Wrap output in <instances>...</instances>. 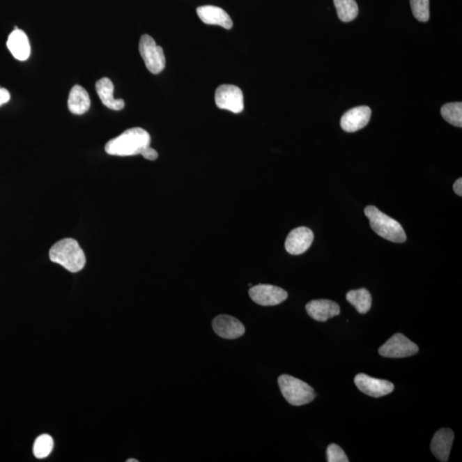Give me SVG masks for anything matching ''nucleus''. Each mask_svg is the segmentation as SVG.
Instances as JSON below:
<instances>
[{
  "label": "nucleus",
  "instance_id": "nucleus-4",
  "mask_svg": "<svg viewBox=\"0 0 462 462\" xmlns=\"http://www.w3.org/2000/svg\"><path fill=\"white\" fill-rule=\"evenodd\" d=\"M279 385L285 400L291 405H306L314 400V390L299 378L287 374L281 375Z\"/></svg>",
  "mask_w": 462,
  "mask_h": 462
},
{
  "label": "nucleus",
  "instance_id": "nucleus-28",
  "mask_svg": "<svg viewBox=\"0 0 462 462\" xmlns=\"http://www.w3.org/2000/svg\"><path fill=\"white\" fill-rule=\"evenodd\" d=\"M127 462H138V461L135 459H129L127 461Z\"/></svg>",
  "mask_w": 462,
  "mask_h": 462
},
{
  "label": "nucleus",
  "instance_id": "nucleus-20",
  "mask_svg": "<svg viewBox=\"0 0 462 462\" xmlns=\"http://www.w3.org/2000/svg\"><path fill=\"white\" fill-rule=\"evenodd\" d=\"M338 17L344 22L355 20L359 13L355 0H334Z\"/></svg>",
  "mask_w": 462,
  "mask_h": 462
},
{
  "label": "nucleus",
  "instance_id": "nucleus-22",
  "mask_svg": "<svg viewBox=\"0 0 462 462\" xmlns=\"http://www.w3.org/2000/svg\"><path fill=\"white\" fill-rule=\"evenodd\" d=\"M54 439L47 434H43L36 438L33 445V454L38 459L47 458L54 449Z\"/></svg>",
  "mask_w": 462,
  "mask_h": 462
},
{
  "label": "nucleus",
  "instance_id": "nucleus-14",
  "mask_svg": "<svg viewBox=\"0 0 462 462\" xmlns=\"http://www.w3.org/2000/svg\"><path fill=\"white\" fill-rule=\"evenodd\" d=\"M454 438L453 431L448 428H442L435 433L431 443V449L438 461H448Z\"/></svg>",
  "mask_w": 462,
  "mask_h": 462
},
{
  "label": "nucleus",
  "instance_id": "nucleus-10",
  "mask_svg": "<svg viewBox=\"0 0 462 462\" xmlns=\"http://www.w3.org/2000/svg\"><path fill=\"white\" fill-rule=\"evenodd\" d=\"M214 332L224 339H236L245 334V326L235 317L230 315H219L213 321Z\"/></svg>",
  "mask_w": 462,
  "mask_h": 462
},
{
  "label": "nucleus",
  "instance_id": "nucleus-23",
  "mask_svg": "<svg viewBox=\"0 0 462 462\" xmlns=\"http://www.w3.org/2000/svg\"><path fill=\"white\" fill-rule=\"evenodd\" d=\"M410 6L415 17L419 22H426L430 18L429 0H410Z\"/></svg>",
  "mask_w": 462,
  "mask_h": 462
},
{
  "label": "nucleus",
  "instance_id": "nucleus-21",
  "mask_svg": "<svg viewBox=\"0 0 462 462\" xmlns=\"http://www.w3.org/2000/svg\"><path fill=\"white\" fill-rule=\"evenodd\" d=\"M441 114L445 121L456 127L462 126V103L454 102L445 105L441 108Z\"/></svg>",
  "mask_w": 462,
  "mask_h": 462
},
{
  "label": "nucleus",
  "instance_id": "nucleus-12",
  "mask_svg": "<svg viewBox=\"0 0 462 462\" xmlns=\"http://www.w3.org/2000/svg\"><path fill=\"white\" fill-rule=\"evenodd\" d=\"M371 115V109L367 106L353 108L341 116V129L348 133L362 130L369 123Z\"/></svg>",
  "mask_w": 462,
  "mask_h": 462
},
{
  "label": "nucleus",
  "instance_id": "nucleus-7",
  "mask_svg": "<svg viewBox=\"0 0 462 462\" xmlns=\"http://www.w3.org/2000/svg\"><path fill=\"white\" fill-rule=\"evenodd\" d=\"M215 103L223 110L240 114L244 108L242 91L235 85H221L216 90Z\"/></svg>",
  "mask_w": 462,
  "mask_h": 462
},
{
  "label": "nucleus",
  "instance_id": "nucleus-26",
  "mask_svg": "<svg viewBox=\"0 0 462 462\" xmlns=\"http://www.w3.org/2000/svg\"><path fill=\"white\" fill-rule=\"evenodd\" d=\"M10 95L8 90L0 88V107L9 102Z\"/></svg>",
  "mask_w": 462,
  "mask_h": 462
},
{
  "label": "nucleus",
  "instance_id": "nucleus-27",
  "mask_svg": "<svg viewBox=\"0 0 462 462\" xmlns=\"http://www.w3.org/2000/svg\"><path fill=\"white\" fill-rule=\"evenodd\" d=\"M454 191L457 195L461 197L462 195V179L459 178L454 184Z\"/></svg>",
  "mask_w": 462,
  "mask_h": 462
},
{
  "label": "nucleus",
  "instance_id": "nucleus-11",
  "mask_svg": "<svg viewBox=\"0 0 462 462\" xmlns=\"http://www.w3.org/2000/svg\"><path fill=\"white\" fill-rule=\"evenodd\" d=\"M314 232L307 227H299L289 233L285 242L288 254L299 255L305 253L314 242Z\"/></svg>",
  "mask_w": 462,
  "mask_h": 462
},
{
  "label": "nucleus",
  "instance_id": "nucleus-18",
  "mask_svg": "<svg viewBox=\"0 0 462 462\" xmlns=\"http://www.w3.org/2000/svg\"><path fill=\"white\" fill-rule=\"evenodd\" d=\"M91 101L88 93L80 85L74 86L70 90L69 99H68V107L71 114L82 115L89 110Z\"/></svg>",
  "mask_w": 462,
  "mask_h": 462
},
{
  "label": "nucleus",
  "instance_id": "nucleus-2",
  "mask_svg": "<svg viewBox=\"0 0 462 462\" xmlns=\"http://www.w3.org/2000/svg\"><path fill=\"white\" fill-rule=\"evenodd\" d=\"M52 262L62 265L70 272H78L84 268L86 256L76 240L66 238L55 243L49 252Z\"/></svg>",
  "mask_w": 462,
  "mask_h": 462
},
{
  "label": "nucleus",
  "instance_id": "nucleus-8",
  "mask_svg": "<svg viewBox=\"0 0 462 462\" xmlns=\"http://www.w3.org/2000/svg\"><path fill=\"white\" fill-rule=\"evenodd\" d=\"M249 296L252 300L259 305L277 306L287 300L288 293L274 285L259 284L250 288Z\"/></svg>",
  "mask_w": 462,
  "mask_h": 462
},
{
  "label": "nucleus",
  "instance_id": "nucleus-1",
  "mask_svg": "<svg viewBox=\"0 0 462 462\" xmlns=\"http://www.w3.org/2000/svg\"><path fill=\"white\" fill-rule=\"evenodd\" d=\"M151 144V137L148 131L141 128H132L109 141L106 145V152L114 156H134L141 154L142 151Z\"/></svg>",
  "mask_w": 462,
  "mask_h": 462
},
{
  "label": "nucleus",
  "instance_id": "nucleus-25",
  "mask_svg": "<svg viewBox=\"0 0 462 462\" xmlns=\"http://www.w3.org/2000/svg\"><path fill=\"white\" fill-rule=\"evenodd\" d=\"M141 155L144 156L146 160H155L157 159V157H159V154H157L156 150H154L150 146L142 151Z\"/></svg>",
  "mask_w": 462,
  "mask_h": 462
},
{
  "label": "nucleus",
  "instance_id": "nucleus-5",
  "mask_svg": "<svg viewBox=\"0 0 462 462\" xmlns=\"http://www.w3.org/2000/svg\"><path fill=\"white\" fill-rule=\"evenodd\" d=\"M139 51L150 72L154 75L162 72L165 67L164 50L157 46L152 36L144 35L141 37Z\"/></svg>",
  "mask_w": 462,
  "mask_h": 462
},
{
  "label": "nucleus",
  "instance_id": "nucleus-15",
  "mask_svg": "<svg viewBox=\"0 0 462 462\" xmlns=\"http://www.w3.org/2000/svg\"><path fill=\"white\" fill-rule=\"evenodd\" d=\"M200 20L206 24L219 25L225 29H231L233 22L226 11L213 6H201L197 8Z\"/></svg>",
  "mask_w": 462,
  "mask_h": 462
},
{
  "label": "nucleus",
  "instance_id": "nucleus-6",
  "mask_svg": "<svg viewBox=\"0 0 462 462\" xmlns=\"http://www.w3.org/2000/svg\"><path fill=\"white\" fill-rule=\"evenodd\" d=\"M419 352V347L406 337L403 334L397 333L390 337L386 343L379 348V355L386 358H406L415 355Z\"/></svg>",
  "mask_w": 462,
  "mask_h": 462
},
{
  "label": "nucleus",
  "instance_id": "nucleus-16",
  "mask_svg": "<svg viewBox=\"0 0 462 462\" xmlns=\"http://www.w3.org/2000/svg\"><path fill=\"white\" fill-rule=\"evenodd\" d=\"M7 47H8L13 57L20 60V61L27 60L29 58L30 52H31V47H30L27 35L17 27H15V30L9 36L8 40H7Z\"/></svg>",
  "mask_w": 462,
  "mask_h": 462
},
{
  "label": "nucleus",
  "instance_id": "nucleus-3",
  "mask_svg": "<svg viewBox=\"0 0 462 462\" xmlns=\"http://www.w3.org/2000/svg\"><path fill=\"white\" fill-rule=\"evenodd\" d=\"M365 215L370 221L371 229L381 238L396 243H403L407 240L403 226L376 206H367Z\"/></svg>",
  "mask_w": 462,
  "mask_h": 462
},
{
  "label": "nucleus",
  "instance_id": "nucleus-17",
  "mask_svg": "<svg viewBox=\"0 0 462 462\" xmlns=\"http://www.w3.org/2000/svg\"><path fill=\"white\" fill-rule=\"evenodd\" d=\"M95 89L104 106L114 111H120L125 107V101L115 99L114 85L110 79L103 77L96 82Z\"/></svg>",
  "mask_w": 462,
  "mask_h": 462
},
{
  "label": "nucleus",
  "instance_id": "nucleus-24",
  "mask_svg": "<svg viewBox=\"0 0 462 462\" xmlns=\"http://www.w3.org/2000/svg\"><path fill=\"white\" fill-rule=\"evenodd\" d=\"M328 462H348L349 460L346 454L340 446L332 443L328 448Z\"/></svg>",
  "mask_w": 462,
  "mask_h": 462
},
{
  "label": "nucleus",
  "instance_id": "nucleus-9",
  "mask_svg": "<svg viewBox=\"0 0 462 462\" xmlns=\"http://www.w3.org/2000/svg\"><path fill=\"white\" fill-rule=\"evenodd\" d=\"M355 384L360 392L371 397H382L393 392L392 382L369 377L364 374L355 376Z\"/></svg>",
  "mask_w": 462,
  "mask_h": 462
},
{
  "label": "nucleus",
  "instance_id": "nucleus-19",
  "mask_svg": "<svg viewBox=\"0 0 462 462\" xmlns=\"http://www.w3.org/2000/svg\"><path fill=\"white\" fill-rule=\"evenodd\" d=\"M347 300L354 306L358 313L365 314L371 307V295L366 288L355 289L351 291L346 295Z\"/></svg>",
  "mask_w": 462,
  "mask_h": 462
},
{
  "label": "nucleus",
  "instance_id": "nucleus-13",
  "mask_svg": "<svg viewBox=\"0 0 462 462\" xmlns=\"http://www.w3.org/2000/svg\"><path fill=\"white\" fill-rule=\"evenodd\" d=\"M308 315L314 321L325 322L340 314V307L330 300H314L306 306Z\"/></svg>",
  "mask_w": 462,
  "mask_h": 462
}]
</instances>
